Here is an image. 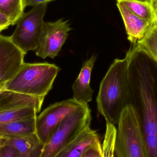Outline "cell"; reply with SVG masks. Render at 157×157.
<instances>
[{"label":"cell","instance_id":"1","mask_svg":"<svg viewBox=\"0 0 157 157\" xmlns=\"http://www.w3.org/2000/svg\"><path fill=\"white\" fill-rule=\"evenodd\" d=\"M127 54L128 104L139 117L147 157H157V63L135 46Z\"/></svg>","mask_w":157,"mask_h":157},{"label":"cell","instance_id":"2","mask_svg":"<svg viewBox=\"0 0 157 157\" xmlns=\"http://www.w3.org/2000/svg\"><path fill=\"white\" fill-rule=\"evenodd\" d=\"M128 62L127 54L117 59L100 84L96 98L98 112L107 123L118 124L121 113L128 104Z\"/></svg>","mask_w":157,"mask_h":157},{"label":"cell","instance_id":"3","mask_svg":"<svg viewBox=\"0 0 157 157\" xmlns=\"http://www.w3.org/2000/svg\"><path fill=\"white\" fill-rule=\"evenodd\" d=\"M60 71L55 64L25 63L20 71L0 90H7L45 98Z\"/></svg>","mask_w":157,"mask_h":157},{"label":"cell","instance_id":"4","mask_svg":"<svg viewBox=\"0 0 157 157\" xmlns=\"http://www.w3.org/2000/svg\"><path fill=\"white\" fill-rule=\"evenodd\" d=\"M117 129L115 154L118 157H147L141 124L133 105L121 113Z\"/></svg>","mask_w":157,"mask_h":157},{"label":"cell","instance_id":"5","mask_svg":"<svg viewBox=\"0 0 157 157\" xmlns=\"http://www.w3.org/2000/svg\"><path fill=\"white\" fill-rule=\"evenodd\" d=\"M91 120L88 104L81 105L59 124L44 145L41 157H56L83 129L90 126Z\"/></svg>","mask_w":157,"mask_h":157},{"label":"cell","instance_id":"6","mask_svg":"<svg viewBox=\"0 0 157 157\" xmlns=\"http://www.w3.org/2000/svg\"><path fill=\"white\" fill-rule=\"evenodd\" d=\"M48 3L33 7L24 13L17 22V27L11 38L13 42L27 53L39 47L45 23L44 19Z\"/></svg>","mask_w":157,"mask_h":157},{"label":"cell","instance_id":"7","mask_svg":"<svg viewBox=\"0 0 157 157\" xmlns=\"http://www.w3.org/2000/svg\"><path fill=\"white\" fill-rule=\"evenodd\" d=\"M82 104L72 99L50 105L36 118V133L45 145L60 122L76 111Z\"/></svg>","mask_w":157,"mask_h":157},{"label":"cell","instance_id":"8","mask_svg":"<svg viewBox=\"0 0 157 157\" xmlns=\"http://www.w3.org/2000/svg\"><path fill=\"white\" fill-rule=\"evenodd\" d=\"M70 26L69 21L62 19L45 23L36 56L43 59L57 56L67 38L69 32L72 30Z\"/></svg>","mask_w":157,"mask_h":157},{"label":"cell","instance_id":"9","mask_svg":"<svg viewBox=\"0 0 157 157\" xmlns=\"http://www.w3.org/2000/svg\"><path fill=\"white\" fill-rule=\"evenodd\" d=\"M26 54L10 36L0 35V89L20 71L25 63Z\"/></svg>","mask_w":157,"mask_h":157},{"label":"cell","instance_id":"10","mask_svg":"<svg viewBox=\"0 0 157 157\" xmlns=\"http://www.w3.org/2000/svg\"><path fill=\"white\" fill-rule=\"evenodd\" d=\"M5 145L17 149L21 157H41L44 147L36 133L24 136L0 134V146Z\"/></svg>","mask_w":157,"mask_h":157},{"label":"cell","instance_id":"11","mask_svg":"<svg viewBox=\"0 0 157 157\" xmlns=\"http://www.w3.org/2000/svg\"><path fill=\"white\" fill-rule=\"evenodd\" d=\"M117 6L124 21L128 39L136 44L144 37L154 20H146L139 17L123 3L117 2Z\"/></svg>","mask_w":157,"mask_h":157},{"label":"cell","instance_id":"12","mask_svg":"<svg viewBox=\"0 0 157 157\" xmlns=\"http://www.w3.org/2000/svg\"><path fill=\"white\" fill-rule=\"evenodd\" d=\"M44 98L10 90H0V112L33 107L39 113Z\"/></svg>","mask_w":157,"mask_h":157},{"label":"cell","instance_id":"13","mask_svg":"<svg viewBox=\"0 0 157 157\" xmlns=\"http://www.w3.org/2000/svg\"><path fill=\"white\" fill-rule=\"evenodd\" d=\"M96 59V56L93 55L83 63L79 74L72 86L73 99L82 104H87L92 100L94 92L90 86V82Z\"/></svg>","mask_w":157,"mask_h":157},{"label":"cell","instance_id":"14","mask_svg":"<svg viewBox=\"0 0 157 157\" xmlns=\"http://www.w3.org/2000/svg\"><path fill=\"white\" fill-rule=\"evenodd\" d=\"M99 136L95 130L90 126L83 129L69 144L63 149L56 157H82L88 148Z\"/></svg>","mask_w":157,"mask_h":157},{"label":"cell","instance_id":"15","mask_svg":"<svg viewBox=\"0 0 157 157\" xmlns=\"http://www.w3.org/2000/svg\"><path fill=\"white\" fill-rule=\"evenodd\" d=\"M36 118L0 124V134L24 136L36 133Z\"/></svg>","mask_w":157,"mask_h":157},{"label":"cell","instance_id":"16","mask_svg":"<svg viewBox=\"0 0 157 157\" xmlns=\"http://www.w3.org/2000/svg\"><path fill=\"white\" fill-rule=\"evenodd\" d=\"M135 47L147 54L157 63V19L154 20L144 37L139 41Z\"/></svg>","mask_w":157,"mask_h":157},{"label":"cell","instance_id":"17","mask_svg":"<svg viewBox=\"0 0 157 157\" xmlns=\"http://www.w3.org/2000/svg\"><path fill=\"white\" fill-rule=\"evenodd\" d=\"M38 113L36 108L33 107L1 111L0 112V124L35 118Z\"/></svg>","mask_w":157,"mask_h":157},{"label":"cell","instance_id":"18","mask_svg":"<svg viewBox=\"0 0 157 157\" xmlns=\"http://www.w3.org/2000/svg\"><path fill=\"white\" fill-rule=\"evenodd\" d=\"M117 2L123 3L134 14L142 19L151 21L157 19L150 2L139 0H117Z\"/></svg>","mask_w":157,"mask_h":157},{"label":"cell","instance_id":"19","mask_svg":"<svg viewBox=\"0 0 157 157\" xmlns=\"http://www.w3.org/2000/svg\"><path fill=\"white\" fill-rule=\"evenodd\" d=\"M25 0H0V11L7 14L12 21V25L17 24L24 13Z\"/></svg>","mask_w":157,"mask_h":157},{"label":"cell","instance_id":"20","mask_svg":"<svg viewBox=\"0 0 157 157\" xmlns=\"http://www.w3.org/2000/svg\"><path fill=\"white\" fill-rule=\"evenodd\" d=\"M106 123V131L102 145L104 157L115 156L117 129L114 124Z\"/></svg>","mask_w":157,"mask_h":157},{"label":"cell","instance_id":"21","mask_svg":"<svg viewBox=\"0 0 157 157\" xmlns=\"http://www.w3.org/2000/svg\"><path fill=\"white\" fill-rule=\"evenodd\" d=\"M82 157H104L102 146L100 140L94 142L83 153Z\"/></svg>","mask_w":157,"mask_h":157},{"label":"cell","instance_id":"22","mask_svg":"<svg viewBox=\"0 0 157 157\" xmlns=\"http://www.w3.org/2000/svg\"><path fill=\"white\" fill-rule=\"evenodd\" d=\"M0 157H21V155L14 147L5 145L0 146Z\"/></svg>","mask_w":157,"mask_h":157},{"label":"cell","instance_id":"23","mask_svg":"<svg viewBox=\"0 0 157 157\" xmlns=\"http://www.w3.org/2000/svg\"><path fill=\"white\" fill-rule=\"evenodd\" d=\"M13 22L9 16L0 11V32L6 30L10 25H12Z\"/></svg>","mask_w":157,"mask_h":157},{"label":"cell","instance_id":"24","mask_svg":"<svg viewBox=\"0 0 157 157\" xmlns=\"http://www.w3.org/2000/svg\"><path fill=\"white\" fill-rule=\"evenodd\" d=\"M55 0H25L26 7L31 6L35 7L43 3H48L51 2L55 1Z\"/></svg>","mask_w":157,"mask_h":157},{"label":"cell","instance_id":"25","mask_svg":"<svg viewBox=\"0 0 157 157\" xmlns=\"http://www.w3.org/2000/svg\"><path fill=\"white\" fill-rule=\"evenodd\" d=\"M150 3L157 18V0H151Z\"/></svg>","mask_w":157,"mask_h":157},{"label":"cell","instance_id":"26","mask_svg":"<svg viewBox=\"0 0 157 157\" xmlns=\"http://www.w3.org/2000/svg\"><path fill=\"white\" fill-rule=\"evenodd\" d=\"M139 1L142 2H150L151 0H139Z\"/></svg>","mask_w":157,"mask_h":157},{"label":"cell","instance_id":"27","mask_svg":"<svg viewBox=\"0 0 157 157\" xmlns=\"http://www.w3.org/2000/svg\"></svg>","mask_w":157,"mask_h":157}]
</instances>
